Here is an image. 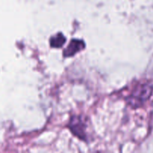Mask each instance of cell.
<instances>
[{"label":"cell","mask_w":153,"mask_h":153,"mask_svg":"<svg viewBox=\"0 0 153 153\" xmlns=\"http://www.w3.org/2000/svg\"><path fill=\"white\" fill-rule=\"evenodd\" d=\"M64 43H65V37L61 33L57 34L50 39V45L52 47L54 48L62 47Z\"/></svg>","instance_id":"obj_4"},{"label":"cell","mask_w":153,"mask_h":153,"mask_svg":"<svg viewBox=\"0 0 153 153\" xmlns=\"http://www.w3.org/2000/svg\"><path fill=\"white\" fill-rule=\"evenodd\" d=\"M70 128L72 132L80 139L85 140L86 126L84 123L79 117H73L70 122Z\"/></svg>","instance_id":"obj_2"},{"label":"cell","mask_w":153,"mask_h":153,"mask_svg":"<svg viewBox=\"0 0 153 153\" xmlns=\"http://www.w3.org/2000/svg\"><path fill=\"white\" fill-rule=\"evenodd\" d=\"M153 87L150 84H142L137 87L130 97V104L134 107L142 105L152 95Z\"/></svg>","instance_id":"obj_1"},{"label":"cell","mask_w":153,"mask_h":153,"mask_svg":"<svg viewBox=\"0 0 153 153\" xmlns=\"http://www.w3.org/2000/svg\"><path fill=\"white\" fill-rule=\"evenodd\" d=\"M84 46H85V44H84V42L82 40L74 39L69 43L67 49L64 51V56H73L75 54L79 52L80 50H82L84 48Z\"/></svg>","instance_id":"obj_3"}]
</instances>
